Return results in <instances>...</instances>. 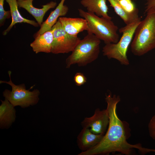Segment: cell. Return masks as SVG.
I'll use <instances>...</instances> for the list:
<instances>
[{"label": "cell", "mask_w": 155, "mask_h": 155, "mask_svg": "<svg viewBox=\"0 0 155 155\" xmlns=\"http://www.w3.org/2000/svg\"><path fill=\"white\" fill-rule=\"evenodd\" d=\"M65 0H61L55 9L51 12L46 20L42 23L40 29L34 34V38L46 31L51 30L57 21L58 18L67 14L69 8L64 4Z\"/></svg>", "instance_id": "7c38bea8"}, {"label": "cell", "mask_w": 155, "mask_h": 155, "mask_svg": "<svg viewBox=\"0 0 155 155\" xmlns=\"http://www.w3.org/2000/svg\"><path fill=\"white\" fill-rule=\"evenodd\" d=\"M59 19L64 30L71 36L77 37L80 32L88 30V22L84 18L60 17Z\"/></svg>", "instance_id": "8fae6325"}, {"label": "cell", "mask_w": 155, "mask_h": 155, "mask_svg": "<svg viewBox=\"0 0 155 155\" xmlns=\"http://www.w3.org/2000/svg\"></svg>", "instance_id": "603a6c76"}, {"label": "cell", "mask_w": 155, "mask_h": 155, "mask_svg": "<svg viewBox=\"0 0 155 155\" xmlns=\"http://www.w3.org/2000/svg\"><path fill=\"white\" fill-rule=\"evenodd\" d=\"M119 3L124 9L129 13L133 14L138 13L132 0H119Z\"/></svg>", "instance_id": "ac0fdd59"}, {"label": "cell", "mask_w": 155, "mask_h": 155, "mask_svg": "<svg viewBox=\"0 0 155 155\" xmlns=\"http://www.w3.org/2000/svg\"><path fill=\"white\" fill-rule=\"evenodd\" d=\"M0 105V128L8 129L14 123L16 118L15 107L6 98L1 100Z\"/></svg>", "instance_id": "5bb4252c"}, {"label": "cell", "mask_w": 155, "mask_h": 155, "mask_svg": "<svg viewBox=\"0 0 155 155\" xmlns=\"http://www.w3.org/2000/svg\"><path fill=\"white\" fill-rule=\"evenodd\" d=\"M88 33L80 40L71 54L66 58V68H69L74 64L84 66L98 58L100 52L101 40L93 34Z\"/></svg>", "instance_id": "3957f363"}, {"label": "cell", "mask_w": 155, "mask_h": 155, "mask_svg": "<svg viewBox=\"0 0 155 155\" xmlns=\"http://www.w3.org/2000/svg\"><path fill=\"white\" fill-rule=\"evenodd\" d=\"M141 21L140 18L133 22L120 28L119 30L122 34L121 37L116 43L105 44L102 49L103 55L109 59L117 60L122 65H128L129 62L127 55V51L132 41L136 29Z\"/></svg>", "instance_id": "5b68a950"}, {"label": "cell", "mask_w": 155, "mask_h": 155, "mask_svg": "<svg viewBox=\"0 0 155 155\" xmlns=\"http://www.w3.org/2000/svg\"><path fill=\"white\" fill-rule=\"evenodd\" d=\"M104 135L95 134L89 128H83L77 137L78 148L82 152L87 151L98 144Z\"/></svg>", "instance_id": "30bf717a"}, {"label": "cell", "mask_w": 155, "mask_h": 155, "mask_svg": "<svg viewBox=\"0 0 155 155\" xmlns=\"http://www.w3.org/2000/svg\"><path fill=\"white\" fill-rule=\"evenodd\" d=\"M148 127L150 136L155 141V114L150 120Z\"/></svg>", "instance_id": "7402d4cb"}, {"label": "cell", "mask_w": 155, "mask_h": 155, "mask_svg": "<svg viewBox=\"0 0 155 155\" xmlns=\"http://www.w3.org/2000/svg\"><path fill=\"white\" fill-rule=\"evenodd\" d=\"M11 71H8L9 77L8 81L0 80V83H5L11 86V91L6 89L3 92V96L8 100L14 107L20 106L25 108L30 106H34L38 103L40 93L37 89L30 91L27 90L24 84L16 85L14 84L11 79Z\"/></svg>", "instance_id": "8992f818"}, {"label": "cell", "mask_w": 155, "mask_h": 155, "mask_svg": "<svg viewBox=\"0 0 155 155\" xmlns=\"http://www.w3.org/2000/svg\"><path fill=\"white\" fill-rule=\"evenodd\" d=\"M109 121L108 113L106 108L101 110L97 108L92 116L84 118L81 125L83 128H89L93 133L104 134Z\"/></svg>", "instance_id": "ba28073f"}, {"label": "cell", "mask_w": 155, "mask_h": 155, "mask_svg": "<svg viewBox=\"0 0 155 155\" xmlns=\"http://www.w3.org/2000/svg\"><path fill=\"white\" fill-rule=\"evenodd\" d=\"M5 0L9 6L12 21L9 27L3 31V35H6L13 26L18 23H26L35 27L39 26L35 21L25 18L21 15L18 9V6L17 0Z\"/></svg>", "instance_id": "9a60e30c"}, {"label": "cell", "mask_w": 155, "mask_h": 155, "mask_svg": "<svg viewBox=\"0 0 155 155\" xmlns=\"http://www.w3.org/2000/svg\"><path fill=\"white\" fill-rule=\"evenodd\" d=\"M4 0H0V26H3L6 19L10 18L11 14L10 11H6L4 8Z\"/></svg>", "instance_id": "d6986e66"}, {"label": "cell", "mask_w": 155, "mask_h": 155, "mask_svg": "<svg viewBox=\"0 0 155 155\" xmlns=\"http://www.w3.org/2000/svg\"><path fill=\"white\" fill-rule=\"evenodd\" d=\"M34 0H17L18 7L26 10L36 19L40 26L43 22L44 17L46 13L50 9L54 8L57 5L56 2L51 1L43 5L41 8H36L32 4Z\"/></svg>", "instance_id": "9c48e42d"}, {"label": "cell", "mask_w": 155, "mask_h": 155, "mask_svg": "<svg viewBox=\"0 0 155 155\" xmlns=\"http://www.w3.org/2000/svg\"><path fill=\"white\" fill-rule=\"evenodd\" d=\"M115 13L123 21L126 25L130 24L138 19V13L131 14L127 12L120 4L119 0H107Z\"/></svg>", "instance_id": "e0dca14e"}, {"label": "cell", "mask_w": 155, "mask_h": 155, "mask_svg": "<svg viewBox=\"0 0 155 155\" xmlns=\"http://www.w3.org/2000/svg\"><path fill=\"white\" fill-rule=\"evenodd\" d=\"M53 40L51 53L54 54L71 52L80 40L77 37L70 35L63 28L59 19L53 26Z\"/></svg>", "instance_id": "52a82bcc"}, {"label": "cell", "mask_w": 155, "mask_h": 155, "mask_svg": "<svg viewBox=\"0 0 155 155\" xmlns=\"http://www.w3.org/2000/svg\"><path fill=\"white\" fill-rule=\"evenodd\" d=\"M73 80L77 86H80L86 82L87 78L83 73L77 72L74 76Z\"/></svg>", "instance_id": "ffe728a7"}, {"label": "cell", "mask_w": 155, "mask_h": 155, "mask_svg": "<svg viewBox=\"0 0 155 155\" xmlns=\"http://www.w3.org/2000/svg\"><path fill=\"white\" fill-rule=\"evenodd\" d=\"M144 0L145 2V13H155V0Z\"/></svg>", "instance_id": "44dd1931"}, {"label": "cell", "mask_w": 155, "mask_h": 155, "mask_svg": "<svg viewBox=\"0 0 155 155\" xmlns=\"http://www.w3.org/2000/svg\"><path fill=\"white\" fill-rule=\"evenodd\" d=\"M53 29L35 37L30 46L36 53L40 52L51 53L53 40Z\"/></svg>", "instance_id": "4fadbf2b"}, {"label": "cell", "mask_w": 155, "mask_h": 155, "mask_svg": "<svg viewBox=\"0 0 155 155\" xmlns=\"http://www.w3.org/2000/svg\"><path fill=\"white\" fill-rule=\"evenodd\" d=\"M80 16L87 22L88 32L96 36L105 44L116 43L119 38L117 33L118 27L111 20L102 17H100L95 13L79 9Z\"/></svg>", "instance_id": "277c9868"}, {"label": "cell", "mask_w": 155, "mask_h": 155, "mask_svg": "<svg viewBox=\"0 0 155 155\" xmlns=\"http://www.w3.org/2000/svg\"><path fill=\"white\" fill-rule=\"evenodd\" d=\"M106 0H81V4L86 8L87 11L94 13L99 17L112 19L108 14Z\"/></svg>", "instance_id": "2e32d148"}, {"label": "cell", "mask_w": 155, "mask_h": 155, "mask_svg": "<svg viewBox=\"0 0 155 155\" xmlns=\"http://www.w3.org/2000/svg\"><path fill=\"white\" fill-rule=\"evenodd\" d=\"M105 99L109 119L107 130L98 144L78 155H106L115 152L130 155L133 154L135 149L144 154L155 152V149L143 147L139 143L131 144L127 141L124 124L117 113V106L121 100L119 96L112 95L110 92L106 95Z\"/></svg>", "instance_id": "6da1fadb"}, {"label": "cell", "mask_w": 155, "mask_h": 155, "mask_svg": "<svg viewBox=\"0 0 155 155\" xmlns=\"http://www.w3.org/2000/svg\"><path fill=\"white\" fill-rule=\"evenodd\" d=\"M146 14L137 27L131 44L132 53L137 56L155 48V13Z\"/></svg>", "instance_id": "7a4b0ae2"}]
</instances>
